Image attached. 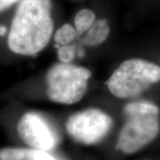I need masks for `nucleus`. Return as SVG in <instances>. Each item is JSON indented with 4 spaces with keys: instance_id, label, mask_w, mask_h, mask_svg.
<instances>
[{
    "instance_id": "nucleus-1",
    "label": "nucleus",
    "mask_w": 160,
    "mask_h": 160,
    "mask_svg": "<svg viewBox=\"0 0 160 160\" xmlns=\"http://www.w3.org/2000/svg\"><path fill=\"white\" fill-rule=\"evenodd\" d=\"M53 31L51 0H22L12 18L8 46L21 55H34L45 49Z\"/></svg>"
},
{
    "instance_id": "nucleus-3",
    "label": "nucleus",
    "mask_w": 160,
    "mask_h": 160,
    "mask_svg": "<svg viewBox=\"0 0 160 160\" xmlns=\"http://www.w3.org/2000/svg\"><path fill=\"white\" fill-rule=\"evenodd\" d=\"M159 81L160 66L143 59L133 58L121 63L106 85L116 97L134 99Z\"/></svg>"
},
{
    "instance_id": "nucleus-6",
    "label": "nucleus",
    "mask_w": 160,
    "mask_h": 160,
    "mask_svg": "<svg viewBox=\"0 0 160 160\" xmlns=\"http://www.w3.org/2000/svg\"><path fill=\"white\" fill-rule=\"evenodd\" d=\"M17 131L30 149L49 152L60 142L56 130L49 120L38 112H27L19 120Z\"/></svg>"
},
{
    "instance_id": "nucleus-8",
    "label": "nucleus",
    "mask_w": 160,
    "mask_h": 160,
    "mask_svg": "<svg viewBox=\"0 0 160 160\" xmlns=\"http://www.w3.org/2000/svg\"><path fill=\"white\" fill-rule=\"evenodd\" d=\"M110 28L107 20L100 19L96 20L92 27L86 32V35L82 38L81 42L88 46H95L102 44L108 38Z\"/></svg>"
},
{
    "instance_id": "nucleus-13",
    "label": "nucleus",
    "mask_w": 160,
    "mask_h": 160,
    "mask_svg": "<svg viewBox=\"0 0 160 160\" xmlns=\"http://www.w3.org/2000/svg\"><path fill=\"white\" fill-rule=\"evenodd\" d=\"M7 29H6L5 26H0V36H4L6 35Z\"/></svg>"
},
{
    "instance_id": "nucleus-4",
    "label": "nucleus",
    "mask_w": 160,
    "mask_h": 160,
    "mask_svg": "<svg viewBox=\"0 0 160 160\" xmlns=\"http://www.w3.org/2000/svg\"><path fill=\"white\" fill-rule=\"evenodd\" d=\"M90 69L70 63H56L46 74V93L52 102L61 104H74L86 93Z\"/></svg>"
},
{
    "instance_id": "nucleus-2",
    "label": "nucleus",
    "mask_w": 160,
    "mask_h": 160,
    "mask_svg": "<svg viewBox=\"0 0 160 160\" xmlns=\"http://www.w3.org/2000/svg\"><path fill=\"white\" fill-rule=\"evenodd\" d=\"M160 110L147 101H134L125 105V123L116 143V149L126 155L134 154L158 136Z\"/></svg>"
},
{
    "instance_id": "nucleus-11",
    "label": "nucleus",
    "mask_w": 160,
    "mask_h": 160,
    "mask_svg": "<svg viewBox=\"0 0 160 160\" xmlns=\"http://www.w3.org/2000/svg\"><path fill=\"white\" fill-rule=\"evenodd\" d=\"M58 49V57L60 62L62 63H70L74 60L76 55V47L72 45L59 46Z\"/></svg>"
},
{
    "instance_id": "nucleus-12",
    "label": "nucleus",
    "mask_w": 160,
    "mask_h": 160,
    "mask_svg": "<svg viewBox=\"0 0 160 160\" xmlns=\"http://www.w3.org/2000/svg\"><path fill=\"white\" fill-rule=\"evenodd\" d=\"M22 0H0V12Z\"/></svg>"
},
{
    "instance_id": "nucleus-5",
    "label": "nucleus",
    "mask_w": 160,
    "mask_h": 160,
    "mask_svg": "<svg viewBox=\"0 0 160 160\" xmlns=\"http://www.w3.org/2000/svg\"><path fill=\"white\" fill-rule=\"evenodd\" d=\"M113 119L105 111L96 108L85 109L70 116L66 123L69 135L77 142L93 145L108 135Z\"/></svg>"
},
{
    "instance_id": "nucleus-7",
    "label": "nucleus",
    "mask_w": 160,
    "mask_h": 160,
    "mask_svg": "<svg viewBox=\"0 0 160 160\" xmlns=\"http://www.w3.org/2000/svg\"><path fill=\"white\" fill-rule=\"evenodd\" d=\"M0 160H56L49 152L25 148L0 149Z\"/></svg>"
},
{
    "instance_id": "nucleus-10",
    "label": "nucleus",
    "mask_w": 160,
    "mask_h": 160,
    "mask_svg": "<svg viewBox=\"0 0 160 160\" xmlns=\"http://www.w3.org/2000/svg\"><path fill=\"white\" fill-rule=\"evenodd\" d=\"M78 36V35L74 26L66 23L56 31L54 35V41L57 44V46H66L72 43Z\"/></svg>"
},
{
    "instance_id": "nucleus-9",
    "label": "nucleus",
    "mask_w": 160,
    "mask_h": 160,
    "mask_svg": "<svg viewBox=\"0 0 160 160\" xmlns=\"http://www.w3.org/2000/svg\"><path fill=\"white\" fill-rule=\"evenodd\" d=\"M96 21L94 12L89 9H82L77 12L74 19V27L78 35L86 33Z\"/></svg>"
}]
</instances>
